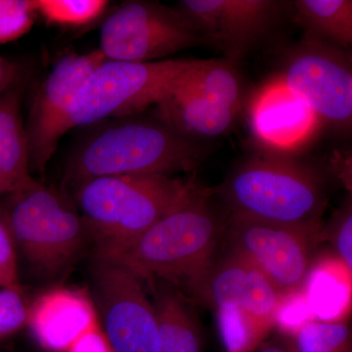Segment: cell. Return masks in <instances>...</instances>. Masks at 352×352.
Wrapping results in <instances>:
<instances>
[{
  "instance_id": "1",
  "label": "cell",
  "mask_w": 352,
  "mask_h": 352,
  "mask_svg": "<svg viewBox=\"0 0 352 352\" xmlns=\"http://www.w3.org/2000/svg\"><path fill=\"white\" fill-rule=\"evenodd\" d=\"M212 190L196 183L142 235L126 244L98 248V258L124 266L148 282L187 287L212 263L227 219L215 208Z\"/></svg>"
},
{
  "instance_id": "2",
  "label": "cell",
  "mask_w": 352,
  "mask_h": 352,
  "mask_svg": "<svg viewBox=\"0 0 352 352\" xmlns=\"http://www.w3.org/2000/svg\"><path fill=\"white\" fill-rule=\"evenodd\" d=\"M199 141L168 124L119 118L94 131L76 148L67 176L80 183L113 175H164L193 170L206 155Z\"/></svg>"
},
{
  "instance_id": "3",
  "label": "cell",
  "mask_w": 352,
  "mask_h": 352,
  "mask_svg": "<svg viewBox=\"0 0 352 352\" xmlns=\"http://www.w3.org/2000/svg\"><path fill=\"white\" fill-rule=\"evenodd\" d=\"M217 194L233 215L279 226L318 228L327 198L319 175L286 157L250 160Z\"/></svg>"
},
{
  "instance_id": "4",
  "label": "cell",
  "mask_w": 352,
  "mask_h": 352,
  "mask_svg": "<svg viewBox=\"0 0 352 352\" xmlns=\"http://www.w3.org/2000/svg\"><path fill=\"white\" fill-rule=\"evenodd\" d=\"M193 183L164 175L102 176L78 184L76 200L98 248L113 247L142 235Z\"/></svg>"
},
{
  "instance_id": "5",
  "label": "cell",
  "mask_w": 352,
  "mask_h": 352,
  "mask_svg": "<svg viewBox=\"0 0 352 352\" xmlns=\"http://www.w3.org/2000/svg\"><path fill=\"white\" fill-rule=\"evenodd\" d=\"M205 60H106L87 78L69 115V129L129 117L159 105Z\"/></svg>"
},
{
  "instance_id": "6",
  "label": "cell",
  "mask_w": 352,
  "mask_h": 352,
  "mask_svg": "<svg viewBox=\"0 0 352 352\" xmlns=\"http://www.w3.org/2000/svg\"><path fill=\"white\" fill-rule=\"evenodd\" d=\"M12 195L4 219L14 242L39 270L64 268L89 231L82 215L61 194L38 182Z\"/></svg>"
},
{
  "instance_id": "7",
  "label": "cell",
  "mask_w": 352,
  "mask_h": 352,
  "mask_svg": "<svg viewBox=\"0 0 352 352\" xmlns=\"http://www.w3.org/2000/svg\"><path fill=\"white\" fill-rule=\"evenodd\" d=\"M243 82L237 63L208 59L159 105L160 119L193 140L219 138L237 118Z\"/></svg>"
},
{
  "instance_id": "8",
  "label": "cell",
  "mask_w": 352,
  "mask_h": 352,
  "mask_svg": "<svg viewBox=\"0 0 352 352\" xmlns=\"http://www.w3.org/2000/svg\"><path fill=\"white\" fill-rule=\"evenodd\" d=\"M317 232L229 214L223 240L227 252L259 271L284 298L302 291Z\"/></svg>"
},
{
  "instance_id": "9",
  "label": "cell",
  "mask_w": 352,
  "mask_h": 352,
  "mask_svg": "<svg viewBox=\"0 0 352 352\" xmlns=\"http://www.w3.org/2000/svg\"><path fill=\"white\" fill-rule=\"evenodd\" d=\"M206 44L182 13L157 2L129 1L102 25L100 48L109 61H159Z\"/></svg>"
},
{
  "instance_id": "10",
  "label": "cell",
  "mask_w": 352,
  "mask_h": 352,
  "mask_svg": "<svg viewBox=\"0 0 352 352\" xmlns=\"http://www.w3.org/2000/svg\"><path fill=\"white\" fill-rule=\"evenodd\" d=\"M94 289L103 335L111 351L160 352L156 309L138 275L98 258Z\"/></svg>"
},
{
  "instance_id": "11",
  "label": "cell",
  "mask_w": 352,
  "mask_h": 352,
  "mask_svg": "<svg viewBox=\"0 0 352 352\" xmlns=\"http://www.w3.org/2000/svg\"><path fill=\"white\" fill-rule=\"evenodd\" d=\"M280 80L318 120L340 127L351 124V66L340 48L307 38Z\"/></svg>"
},
{
  "instance_id": "12",
  "label": "cell",
  "mask_w": 352,
  "mask_h": 352,
  "mask_svg": "<svg viewBox=\"0 0 352 352\" xmlns=\"http://www.w3.org/2000/svg\"><path fill=\"white\" fill-rule=\"evenodd\" d=\"M186 288L217 310V317L240 319L266 336L283 300L259 271L227 251Z\"/></svg>"
},
{
  "instance_id": "13",
  "label": "cell",
  "mask_w": 352,
  "mask_h": 352,
  "mask_svg": "<svg viewBox=\"0 0 352 352\" xmlns=\"http://www.w3.org/2000/svg\"><path fill=\"white\" fill-rule=\"evenodd\" d=\"M106 58L100 51L62 57L34 96L25 126L30 168L44 173L60 139L69 131L72 107L90 74Z\"/></svg>"
},
{
  "instance_id": "14",
  "label": "cell",
  "mask_w": 352,
  "mask_h": 352,
  "mask_svg": "<svg viewBox=\"0 0 352 352\" xmlns=\"http://www.w3.org/2000/svg\"><path fill=\"white\" fill-rule=\"evenodd\" d=\"M279 6L272 0H182L178 11L206 44L237 63L270 29Z\"/></svg>"
},
{
  "instance_id": "15",
  "label": "cell",
  "mask_w": 352,
  "mask_h": 352,
  "mask_svg": "<svg viewBox=\"0 0 352 352\" xmlns=\"http://www.w3.org/2000/svg\"><path fill=\"white\" fill-rule=\"evenodd\" d=\"M28 322L41 346L53 352H69L85 335L99 328L88 296L65 288L39 296L30 309Z\"/></svg>"
},
{
  "instance_id": "16",
  "label": "cell",
  "mask_w": 352,
  "mask_h": 352,
  "mask_svg": "<svg viewBox=\"0 0 352 352\" xmlns=\"http://www.w3.org/2000/svg\"><path fill=\"white\" fill-rule=\"evenodd\" d=\"M252 124L256 138L271 149H295L311 136L316 116L278 80L263 87L252 102Z\"/></svg>"
},
{
  "instance_id": "17",
  "label": "cell",
  "mask_w": 352,
  "mask_h": 352,
  "mask_svg": "<svg viewBox=\"0 0 352 352\" xmlns=\"http://www.w3.org/2000/svg\"><path fill=\"white\" fill-rule=\"evenodd\" d=\"M30 171L29 143L21 115V90L15 83L0 95V177L14 194L36 184Z\"/></svg>"
},
{
  "instance_id": "18",
  "label": "cell",
  "mask_w": 352,
  "mask_h": 352,
  "mask_svg": "<svg viewBox=\"0 0 352 352\" xmlns=\"http://www.w3.org/2000/svg\"><path fill=\"white\" fill-rule=\"evenodd\" d=\"M149 284L154 287L160 352H201L200 327L186 298L168 284Z\"/></svg>"
},
{
  "instance_id": "19",
  "label": "cell",
  "mask_w": 352,
  "mask_h": 352,
  "mask_svg": "<svg viewBox=\"0 0 352 352\" xmlns=\"http://www.w3.org/2000/svg\"><path fill=\"white\" fill-rule=\"evenodd\" d=\"M303 294L314 318L340 322L351 298V271L340 259H323L310 270Z\"/></svg>"
},
{
  "instance_id": "20",
  "label": "cell",
  "mask_w": 352,
  "mask_h": 352,
  "mask_svg": "<svg viewBox=\"0 0 352 352\" xmlns=\"http://www.w3.org/2000/svg\"><path fill=\"white\" fill-rule=\"evenodd\" d=\"M296 17L308 39L347 48L352 43L351 0H296Z\"/></svg>"
},
{
  "instance_id": "21",
  "label": "cell",
  "mask_w": 352,
  "mask_h": 352,
  "mask_svg": "<svg viewBox=\"0 0 352 352\" xmlns=\"http://www.w3.org/2000/svg\"><path fill=\"white\" fill-rule=\"evenodd\" d=\"M289 352H347L351 331L340 322L311 321L292 333Z\"/></svg>"
},
{
  "instance_id": "22",
  "label": "cell",
  "mask_w": 352,
  "mask_h": 352,
  "mask_svg": "<svg viewBox=\"0 0 352 352\" xmlns=\"http://www.w3.org/2000/svg\"><path fill=\"white\" fill-rule=\"evenodd\" d=\"M36 12L51 25L80 27L100 17L108 6L104 0H36Z\"/></svg>"
},
{
  "instance_id": "23",
  "label": "cell",
  "mask_w": 352,
  "mask_h": 352,
  "mask_svg": "<svg viewBox=\"0 0 352 352\" xmlns=\"http://www.w3.org/2000/svg\"><path fill=\"white\" fill-rule=\"evenodd\" d=\"M36 14V0H0V45L25 36Z\"/></svg>"
},
{
  "instance_id": "24",
  "label": "cell",
  "mask_w": 352,
  "mask_h": 352,
  "mask_svg": "<svg viewBox=\"0 0 352 352\" xmlns=\"http://www.w3.org/2000/svg\"><path fill=\"white\" fill-rule=\"evenodd\" d=\"M28 311L21 289H0V338L11 335L28 322Z\"/></svg>"
},
{
  "instance_id": "25",
  "label": "cell",
  "mask_w": 352,
  "mask_h": 352,
  "mask_svg": "<svg viewBox=\"0 0 352 352\" xmlns=\"http://www.w3.org/2000/svg\"><path fill=\"white\" fill-rule=\"evenodd\" d=\"M314 319L302 289L282 300L277 310L275 325L283 329L285 332L294 333L305 324L314 321Z\"/></svg>"
},
{
  "instance_id": "26",
  "label": "cell",
  "mask_w": 352,
  "mask_h": 352,
  "mask_svg": "<svg viewBox=\"0 0 352 352\" xmlns=\"http://www.w3.org/2000/svg\"><path fill=\"white\" fill-rule=\"evenodd\" d=\"M0 287L21 289L18 282L15 242L4 217H0Z\"/></svg>"
},
{
  "instance_id": "27",
  "label": "cell",
  "mask_w": 352,
  "mask_h": 352,
  "mask_svg": "<svg viewBox=\"0 0 352 352\" xmlns=\"http://www.w3.org/2000/svg\"><path fill=\"white\" fill-rule=\"evenodd\" d=\"M352 214L351 207L344 210L336 232V248L339 259L351 271L352 267Z\"/></svg>"
},
{
  "instance_id": "28",
  "label": "cell",
  "mask_w": 352,
  "mask_h": 352,
  "mask_svg": "<svg viewBox=\"0 0 352 352\" xmlns=\"http://www.w3.org/2000/svg\"><path fill=\"white\" fill-rule=\"evenodd\" d=\"M69 352H113L100 328L88 333Z\"/></svg>"
},
{
  "instance_id": "29",
  "label": "cell",
  "mask_w": 352,
  "mask_h": 352,
  "mask_svg": "<svg viewBox=\"0 0 352 352\" xmlns=\"http://www.w3.org/2000/svg\"><path fill=\"white\" fill-rule=\"evenodd\" d=\"M19 67L6 58L0 56V95L18 82Z\"/></svg>"
},
{
  "instance_id": "30",
  "label": "cell",
  "mask_w": 352,
  "mask_h": 352,
  "mask_svg": "<svg viewBox=\"0 0 352 352\" xmlns=\"http://www.w3.org/2000/svg\"><path fill=\"white\" fill-rule=\"evenodd\" d=\"M252 352H289V351L287 344H272L261 347Z\"/></svg>"
},
{
  "instance_id": "31",
  "label": "cell",
  "mask_w": 352,
  "mask_h": 352,
  "mask_svg": "<svg viewBox=\"0 0 352 352\" xmlns=\"http://www.w3.org/2000/svg\"><path fill=\"white\" fill-rule=\"evenodd\" d=\"M3 194H13V191L0 177V195H3Z\"/></svg>"
}]
</instances>
